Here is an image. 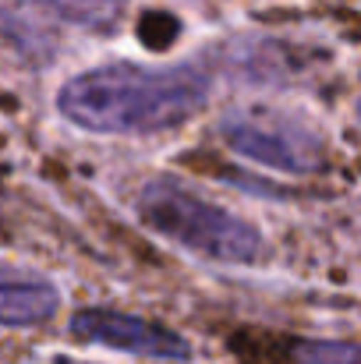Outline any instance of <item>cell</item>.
I'll return each mask as SVG.
<instances>
[{
  "mask_svg": "<svg viewBox=\"0 0 361 364\" xmlns=\"http://www.w3.org/2000/svg\"><path fill=\"white\" fill-rule=\"evenodd\" d=\"M298 364H361V343L347 340H308L294 350Z\"/></svg>",
  "mask_w": 361,
  "mask_h": 364,
  "instance_id": "8992f818",
  "label": "cell"
},
{
  "mask_svg": "<svg viewBox=\"0 0 361 364\" xmlns=\"http://www.w3.org/2000/svg\"><path fill=\"white\" fill-rule=\"evenodd\" d=\"M61 308V294L46 276L0 269V326H39Z\"/></svg>",
  "mask_w": 361,
  "mask_h": 364,
  "instance_id": "5b68a950",
  "label": "cell"
},
{
  "mask_svg": "<svg viewBox=\"0 0 361 364\" xmlns=\"http://www.w3.org/2000/svg\"><path fill=\"white\" fill-rule=\"evenodd\" d=\"M220 138L238 156L266 170L308 177L330 166V145L323 131L291 110H273V107L231 110L220 121Z\"/></svg>",
  "mask_w": 361,
  "mask_h": 364,
  "instance_id": "3957f363",
  "label": "cell"
},
{
  "mask_svg": "<svg viewBox=\"0 0 361 364\" xmlns=\"http://www.w3.org/2000/svg\"><path fill=\"white\" fill-rule=\"evenodd\" d=\"M213 82L195 64L142 68L114 60L64 82L57 110L82 131L96 134H156L202 114Z\"/></svg>",
  "mask_w": 361,
  "mask_h": 364,
  "instance_id": "6da1fadb",
  "label": "cell"
},
{
  "mask_svg": "<svg viewBox=\"0 0 361 364\" xmlns=\"http://www.w3.org/2000/svg\"><path fill=\"white\" fill-rule=\"evenodd\" d=\"M142 223L170 244L227 265H251L266 255V237L255 223L216 205L177 177H152L135 202Z\"/></svg>",
  "mask_w": 361,
  "mask_h": 364,
  "instance_id": "7a4b0ae2",
  "label": "cell"
},
{
  "mask_svg": "<svg viewBox=\"0 0 361 364\" xmlns=\"http://www.w3.org/2000/svg\"><path fill=\"white\" fill-rule=\"evenodd\" d=\"M71 333L85 343L120 350V354H135V358H152V361H188L192 347L184 336H177L174 329L142 318V315H127L114 308H85L71 318Z\"/></svg>",
  "mask_w": 361,
  "mask_h": 364,
  "instance_id": "277c9868",
  "label": "cell"
},
{
  "mask_svg": "<svg viewBox=\"0 0 361 364\" xmlns=\"http://www.w3.org/2000/svg\"><path fill=\"white\" fill-rule=\"evenodd\" d=\"M358 124H361V100H358Z\"/></svg>",
  "mask_w": 361,
  "mask_h": 364,
  "instance_id": "52a82bcc",
  "label": "cell"
}]
</instances>
